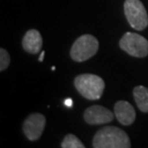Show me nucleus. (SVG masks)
Instances as JSON below:
<instances>
[{"instance_id":"obj_1","label":"nucleus","mask_w":148,"mask_h":148,"mask_svg":"<svg viewBox=\"0 0 148 148\" xmlns=\"http://www.w3.org/2000/svg\"><path fill=\"white\" fill-rule=\"evenodd\" d=\"M94 148H129L131 147L128 135L114 126L100 129L93 138Z\"/></svg>"},{"instance_id":"obj_2","label":"nucleus","mask_w":148,"mask_h":148,"mask_svg":"<svg viewBox=\"0 0 148 148\" xmlns=\"http://www.w3.org/2000/svg\"><path fill=\"white\" fill-rule=\"evenodd\" d=\"M77 90L85 98L96 100L101 97L105 88V83L101 77L94 74H82L74 80Z\"/></svg>"},{"instance_id":"obj_3","label":"nucleus","mask_w":148,"mask_h":148,"mask_svg":"<svg viewBox=\"0 0 148 148\" xmlns=\"http://www.w3.org/2000/svg\"><path fill=\"white\" fill-rule=\"evenodd\" d=\"M99 43L95 37L91 35H83L73 43L70 50V56L76 62L88 60L98 51Z\"/></svg>"},{"instance_id":"obj_4","label":"nucleus","mask_w":148,"mask_h":148,"mask_svg":"<svg viewBox=\"0 0 148 148\" xmlns=\"http://www.w3.org/2000/svg\"><path fill=\"white\" fill-rule=\"evenodd\" d=\"M124 13L129 24L136 30H144L148 25L147 12L140 0H126Z\"/></svg>"},{"instance_id":"obj_5","label":"nucleus","mask_w":148,"mask_h":148,"mask_svg":"<svg viewBox=\"0 0 148 148\" xmlns=\"http://www.w3.org/2000/svg\"><path fill=\"white\" fill-rule=\"evenodd\" d=\"M119 46L134 57L143 58L148 55V40L140 35L131 32L124 34L119 41Z\"/></svg>"},{"instance_id":"obj_6","label":"nucleus","mask_w":148,"mask_h":148,"mask_svg":"<svg viewBox=\"0 0 148 148\" xmlns=\"http://www.w3.org/2000/svg\"><path fill=\"white\" fill-rule=\"evenodd\" d=\"M45 117L40 114H33L25 120L23 124V132L28 140H37L42 134L45 127Z\"/></svg>"},{"instance_id":"obj_7","label":"nucleus","mask_w":148,"mask_h":148,"mask_svg":"<svg viewBox=\"0 0 148 148\" xmlns=\"http://www.w3.org/2000/svg\"><path fill=\"white\" fill-rule=\"evenodd\" d=\"M86 122L91 125L109 123L114 119V114L109 109L99 105H94L88 108L84 112Z\"/></svg>"},{"instance_id":"obj_8","label":"nucleus","mask_w":148,"mask_h":148,"mask_svg":"<svg viewBox=\"0 0 148 148\" xmlns=\"http://www.w3.org/2000/svg\"><path fill=\"white\" fill-rule=\"evenodd\" d=\"M114 114L122 125L128 126L136 119L134 107L127 101H118L114 105Z\"/></svg>"},{"instance_id":"obj_9","label":"nucleus","mask_w":148,"mask_h":148,"mask_svg":"<svg viewBox=\"0 0 148 148\" xmlns=\"http://www.w3.org/2000/svg\"><path fill=\"white\" fill-rule=\"evenodd\" d=\"M22 46L26 52L31 54H37L40 52L42 46V38L40 32L35 29L29 30L22 40Z\"/></svg>"},{"instance_id":"obj_10","label":"nucleus","mask_w":148,"mask_h":148,"mask_svg":"<svg viewBox=\"0 0 148 148\" xmlns=\"http://www.w3.org/2000/svg\"><path fill=\"white\" fill-rule=\"evenodd\" d=\"M133 93L138 109L143 112H148V88L143 86H138L134 88Z\"/></svg>"},{"instance_id":"obj_11","label":"nucleus","mask_w":148,"mask_h":148,"mask_svg":"<svg viewBox=\"0 0 148 148\" xmlns=\"http://www.w3.org/2000/svg\"><path fill=\"white\" fill-rule=\"evenodd\" d=\"M63 148H84L85 145L81 143V140H78L76 136L69 134L64 137L62 145Z\"/></svg>"},{"instance_id":"obj_12","label":"nucleus","mask_w":148,"mask_h":148,"mask_svg":"<svg viewBox=\"0 0 148 148\" xmlns=\"http://www.w3.org/2000/svg\"><path fill=\"white\" fill-rule=\"evenodd\" d=\"M10 64V56L5 49H0V70L3 71L9 66Z\"/></svg>"},{"instance_id":"obj_13","label":"nucleus","mask_w":148,"mask_h":148,"mask_svg":"<svg viewBox=\"0 0 148 148\" xmlns=\"http://www.w3.org/2000/svg\"><path fill=\"white\" fill-rule=\"evenodd\" d=\"M64 105L67 106V107H71V106L73 105V101L71 98H67L64 100Z\"/></svg>"},{"instance_id":"obj_14","label":"nucleus","mask_w":148,"mask_h":148,"mask_svg":"<svg viewBox=\"0 0 148 148\" xmlns=\"http://www.w3.org/2000/svg\"><path fill=\"white\" fill-rule=\"evenodd\" d=\"M44 53H45L44 51H42V52L40 53V59H38V61H40V62H42V61H43V58H44Z\"/></svg>"}]
</instances>
